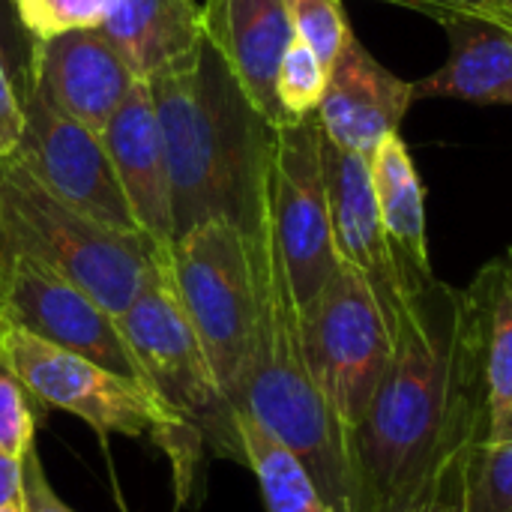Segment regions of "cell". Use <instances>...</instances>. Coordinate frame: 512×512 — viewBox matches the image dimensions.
<instances>
[{
	"instance_id": "obj_30",
	"label": "cell",
	"mask_w": 512,
	"mask_h": 512,
	"mask_svg": "<svg viewBox=\"0 0 512 512\" xmlns=\"http://www.w3.org/2000/svg\"><path fill=\"white\" fill-rule=\"evenodd\" d=\"M0 45H3V51L9 57V66H12L15 78L21 81V72L27 66V54H30L33 39L21 30L12 0H0Z\"/></svg>"
},
{
	"instance_id": "obj_18",
	"label": "cell",
	"mask_w": 512,
	"mask_h": 512,
	"mask_svg": "<svg viewBox=\"0 0 512 512\" xmlns=\"http://www.w3.org/2000/svg\"><path fill=\"white\" fill-rule=\"evenodd\" d=\"M450 42L447 63L414 81V99H459L471 105L512 108V30L477 15L438 21Z\"/></svg>"
},
{
	"instance_id": "obj_15",
	"label": "cell",
	"mask_w": 512,
	"mask_h": 512,
	"mask_svg": "<svg viewBox=\"0 0 512 512\" xmlns=\"http://www.w3.org/2000/svg\"><path fill=\"white\" fill-rule=\"evenodd\" d=\"M99 135L138 231L153 246L168 249L174 243L171 177L156 105L144 78L132 87Z\"/></svg>"
},
{
	"instance_id": "obj_3",
	"label": "cell",
	"mask_w": 512,
	"mask_h": 512,
	"mask_svg": "<svg viewBox=\"0 0 512 512\" xmlns=\"http://www.w3.org/2000/svg\"><path fill=\"white\" fill-rule=\"evenodd\" d=\"M255 315L237 390V411L252 414L315 477L333 512H348V444L321 399L303 345V318L267 210L249 231Z\"/></svg>"
},
{
	"instance_id": "obj_8",
	"label": "cell",
	"mask_w": 512,
	"mask_h": 512,
	"mask_svg": "<svg viewBox=\"0 0 512 512\" xmlns=\"http://www.w3.org/2000/svg\"><path fill=\"white\" fill-rule=\"evenodd\" d=\"M300 318L315 387L348 444L393 360L387 321L369 282L348 264H339L318 297L300 309Z\"/></svg>"
},
{
	"instance_id": "obj_13",
	"label": "cell",
	"mask_w": 512,
	"mask_h": 512,
	"mask_svg": "<svg viewBox=\"0 0 512 512\" xmlns=\"http://www.w3.org/2000/svg\"><path fill=\"white\" fill-rule=\"evenodd\" d=\"M21 75L33 78L63 114L96 132L141 81L102 27L33 42Z\"/></svg>"
},
{
	"instance_id": "obj_33",
	"label": "cell",
	"mask_w": 512,
	"mask_h": 512,
	"mask_svg": "<svg viewBox=\"0 0 512 512\" xmlns=\"http://www.w3.org/2000/svg\"><path fill=\"white\" fill-rule=\"evenodd\" d=\"M0 512H24V501H21V495H18V498H12V501H6V504H0Z\"/></svg>"
},
{
	"instance_id": "obj_5",
	"label": "cell",
	"mask_w": 512,
	"mask_h": 512,
	"mask_svg": "<svg viewBox=\"0 0 512 512\" xmlns=\"http://www.w3.org/2000/svg\"><path fill=\"white\" fill-rule=\"evenodd\" d=\"M0 243L48 264L111 315L126 312L159 258L144 234L108 228L60 201L15 153L0 159Z\"/></svg>"
},
{
	"instance_id": "obj_6",
	"label": "cell",
	"mask_w": 512,
	"mask_h": 512,
	"mask_svg": "<svg viewBox=\"0 0 512 512\" xmlns=\"http://www.w3.org/2000/svg\"><path fill=\"white\" fill-rule=\"evenodd\" d=\"M117 324L132 348L141 381L156 399L192 432L207 453L231 462H243L237 435V408L222 393L216 372L177 300L165 267V249H159L156 270L117 315Z\"/></svg>"
},
{
	"instance_id": "obj_25",
	"label": "cell",
	"mask_w": 512,
	"mask_h": 512,
	"mask_svg": "<svg viewBox=\"0 0 512 512\" xmlns=\"http://www.w3.org/2000/svg\"><path fill=\"white\" fill-rule=\"evenodd\" d=\"M282 3L294 36L303 39L330 69L345 39L351 36V24L342 0H282Z\"/></svg>"
},
{
	"instance_id": "obj_29",
	"label": "cell",
	"mask_w": 512,
	"mask_h": 512,
	"mask_svg": "<svg viewBox=\"0 0 512 512\" xmlns=\"http://www.w3.org/2000/svg\"><path fill=\"white\" fill-rule=\"evenodd\" d=\"M381 3L405 6L435 21H444L447 15H477V18L495 21V12H498V0H381Z\"/></svg>"
},
{
	"instance_id": "obj_19",
	"label": "cell",
	"mask_w": 512,
	"mask_h": 512,
	"mask_svg": "<svg viewBox=\"0 0 512 512\" xmlns=\"http://www.w3.org/2000/svg\"><path fill=\"white\" fill-rule=\"evenodd\" d=\"M468 327L477 345L486 396L489 438H512V246L483 264L474 282L462 291Z\"/></svg>"
},
{
	"instance_id": "obj_32",
	"label": "cell",
	"mask_w": 512,
	"mask_h": 512,
	"mask_svg": "<svg viewBox=\"0 0 512 512\" xmlns=\"http://www.w3.org/2000/svg\"><path fill=\"white\" fill-rule=\"evenodd\" d=\"M495 21L510 27L512 30V0H498V12H495Z\"/></svg>"
},
{
	"instance_id": "obj_23",
	"label": "cell",
	"mask_w": 512,
	"mask_h": 512,
	"mask_svg": "<svg viewBox=\"0 0 512 512\" xmlns=\"http://www.w3.org/2000/svg\"><path fill=\"white\" fill-rule=\"evenodd\" d=\"M462 512H512V438L477 444L468 462Z\"/></svg>"
},
{
	"instance_id": "obj_10",
	"label": "cell",
	"mask_w": 512,
	"mask_h": 512,
	"mask_svg": "<svg viewBox=\"0 0 512 512\" xmlns=\"http://www.w3.org/2000/svg\"><path fill=\"white\" fill-rule=\"evenodd\" d=\"M0 309L9 327L141 381L132 348L105 306L48 264L0 243ZM144 384V381H141ZM147 387V384H144Z\"/></svg>"
},
{
	"instance_id": "obj_20",
	"label": "cell",
	"mask_w": 512,
	"mask_h": 512,
	"mask_svg": "<svg viewBox=\"0 0 512 512\" xmlns=\"http://www.w3.org/2000/svg\"><path fill=\"white\" fill-rule=\"evenodd\" d=\"M102 33L138 78H150L204 42V21L195 0H117Z\"/></svg>"
},
{
	"instance_id": "obj_21",
	"label": "cell",
	"mask_w": 512,
	"mask_h": 512,
	"mask_svg": "<svg viewBox=\"0 0 512 512\" xmlns=\"http://www.w3.org/2000/svg\"><path fill=\"white\" fill-rule=\"evenodd\" d=\"M243 462L252 468L267 512H333L303 459L288 450L252 414L237 411Z\"/></svg>"
},
{
	"instance_id": "obj_2",
	"label": "cell",
	"mask_w": 512,
	"mask_h": 512,
	"mask_svg": "<svg viewBox=\"0 0 512 512\" xmlns=\"http://www.w3.org/2000/svg\"><path fill=\"white\" fill-rule=\"evenodd\" d=\"M156 105L174 207V237L207 219L255 231L264 216L273 126L204 39L144 78Z\"/></svg>"
},
{
	"instance_id": "obj_12",
	"label": "cell",
	"mask_w": 512,
	"mask_h": 512,
	"mask_svg": "<svg viewBox=\"0 0 512 512\" xmlns=\"http://www.w3.org/2000/svg\"><path fill=\"white\" fill-rule=\"evenodd\" d=\"M324 153V174H327V198H330V222H333V243L339 261L354 267L372 288L381 315L390 330V342H396L426 309V300H411L378 213L369 156L345 150L333 144L327 135L321 141ZM438 288V285H435Z\"/></svg>"
},
{
	"instance_id": "obj_34",
	"label": "cell",
	"mask_w": 512,
	"mask_h": 512,
	"mask_svg": "<svg viewBox=\"0 0 512 512\" xmlns=\"http://www.w3.org/2000/svg\"><path fill=\"white\" fill-rule=\"evenodd\" d=\"M6 333H9V321L3 318V309H0V351H3V339H6Z\"/></svg>"
},
{
	"instance_id": "obj_4",
	"label": "cell",
	"mask_w": 512,
	"mask_h": 512,
	"mask_svg": "<svg viewBox=\"0 0 512 512\" xmlns=\"http://www.w3.org/2000/svg\"><path fill=\"white\" fill-rule=\"evenodd\" d=\"M3 360L36 402L75 414L99 438H150L174 468L177 504L195 507L201 501L207 450L177 423L150 387L18 327H9L3 339Z\"/></svg>"
},
{
	"instance_id": "obj_26",
	"label": "cell",
	"mask_w": 512,
	"mask_h": 512,
	"mask_svg": "<svg viewBox=\"0 0 512 512\" xmlns=\"http://www.w3.org/2000/svg\"><path fill=\"white\" fill-rule=\"evenodd\" d=\"M33 402L36 399L12 372V366L3 360L0 351V453L15 462H21L27 450H33V432H36Z\"/></svg>"
},
{
	"instance_id": "obj_17",
	"label": "cell",
	"mask_w": 512,
	"mask_h": 512,
	"mask_svg": "<svg viewBox=\"0 0 512 512\" xmlns=\"http://www.w3.org/2000/svg\"><path fill=\"white\" fill-rule=\"evenodd\" d=\"M378 213L387 231V243L399 270V279L411 300H426L438 279L429 261L426 234V192L417 165L399 132L387 135L369 156Z\"/></svg>"
},
{
	"instance_id": "obj_14",
	"label": "cell",
	"mask_w": 512,
	"mask_h": 512,
	"mask_svg": "<svg viewBox=\"0 0 512 512\" xmlns=\"http://www.w3.org/2000/svg\"><path fill=\"white\" fill-rule=\"evenodd\" d=\"M414 102V81H402L390 72L351 30L330 66L315 117L333 144L372 156L387 135L399 132Z\"/></svg>"
},
{
	"instance_id": "obj_27",
	"label": "cell",
	"mask_w": 512,
	"mask_h": 512,
	"mask_svg": "<svg viewBox=\"0 0 512 512\" xmlns=\"http://www.w3.org/2000/svg\"><path fill=\"white\" fill-rule=\"evenodd\" d=\"M21 132H24L21 90H18V78L9 66V57L0 45V159H6L18 150Z\"/></svg>"
},
{
	"instance_id": "obj_7",
	"label": "cell",
	"mask_w": 512,
	"mask_h": 512,
	"mask_svg": "<svg viewBox=\"0 0 512 512\" xmlns=\"http://www.w3.org/2000/svg\"><path fill=\"white\" fill-rule=\"evenodd\" d=\"M165 267L222 393L237 408L255 315L249 231L231 219L198 222L165 249Z\"/></svg>"
},
{
	"instance_id": "obj_28",
	"label": "cell",
	"mask_w": 512,
	"mask_h": 512,
	"mask_svg": "<svg viewBox=\"0 0 512 512\" xmlns=\"http://www.w3.org/2000/svg\"><path fill=\"white\" fill-rule=\"evenodd\" d=\"M21 501H24V512H75L51 489L36 447L27 450V456L21 459Z\"/></svg>"
},
{
	"instance_id": "obj_1",
	"label": "cell",
	"mask_w": 512,
	"mask_h": 512,
	"mask_svg": "<svg viewBox=\"0 0 512 512\" xmlns=\"http://www.w3.org/2000/svg\"><path fill=\"white\" fill-rule=\"evenodd\" d=\"M483 426L489 396L462 291L438 282L348 435V512H402L441 453Z\"/></svg>"
},
{
	"instance_id": "obj_11",
	"label": "cell",
	"mask_w": 512,
	"mask_h": 512,
	"mask_svg": "<svg viewBox=\"0 0 512 512\" xmlns=\"http://www.w3.org/2000/svg\"><path fill=\"white\" fill-rule=\"evenodd\" d=\"M24 132L15 156L60 201L117 231H138L102 135L63 114L42 87L21 75ZM141 234V231H138Z\"/></svg>"
},
{
	"instance_id": "obj_24",
	"label": "cell",
	"mask_w": 512,
	"mask_h": 512,
	"mask_svg": "<svg viewBox=\"0 0 512 512\" xmlns=\"http://www.w3.org/2000/svg\"><path fill=\"white\" fill-rule=\"evenodd\" d=\"M114 3L117 0H12L15 18L33 42L102 27Z\"/></svg>"
},
{
	"instance_id": "obj_31",
	"label": "cell",
	"mask_w": 512,
	"mask_h": 512,
	"mask_svg": "<svg viewBox=\"0 0 512 512\" xmlns=\"http://www.w3.org/2000/svg\"><path fill=\"white\" fill-rule=\"evenodd\" d=\"M21 495V462L0 453V504Z\"/></svg>"
},
{
	"instance_id": "obj_9",
	"label": "cell",
	"mask_w": 512,
	"mask_h": 512,
	"mask_svg": "<svg viewBox=\"0 0 512 512\" xmlns=\"http://www.w3.org/2000/svg\"><path fill=\"white\" fill-rule=\"evenodd\" d=\"M318 117L273 126L267 162V225L288 270L297 306H309L339 270Z\"/></svg>"
},
{
	"instance_id": "obj_16",
	"label": "cell",
	"mask_w": 512,
	"mask_h": 512,
	"mask_svg": "<svg viewBox=\"0 0 512 512\" xmlns=\"http://www.w3.org/2000/svg\"><path fill=\"white\" fill-rule=\"evenodd\" d=\"M204 39L222 57L246 99L270 126L288 123L276 99V72L294 39L282 0H204Z\"/></svg>"
},
{
	"instance_id": "obj_22",
	"label": "cell",
	"mask_w": 512,
	"mask_h": 512,
	"mask_svg": "<svg viewBox=\"0 0 512 512\" xmlns=\"http://www.w3.org/2000/svg\"><path fill=\"white\" fill-rule=\"evenodd\" d=\"M327 78L330 69L321 63V57L303 39L294 36L276 72V99L288 123L318 114V105L327 90Z\"/></svg>"
}]
</instances>
